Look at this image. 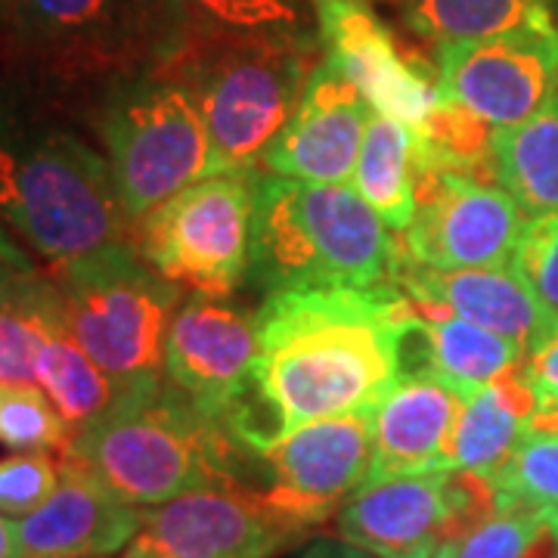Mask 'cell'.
Instances as JSON below:
<instances>
[{
  "mask_svg": "<svg viewBox=\"0 0 558 558\" xmlns=\"http://www.w3.org/2000/svg\"><path fill=\"white\" fill-rule=\"evenodd\" d=\"M13 20L32 40L57 53L106 50L124 0H7Z\"/></svg>",
  "mask_w": 558,
  "mask_h": 558,
  "instance_id": "obj_27",
  "label": "cell"
},
{
  "mask_svg": "<svg viewBox=\"0 0 558 558\" xmlns=\"http://www.w3.org/2000/svg\"><path fill=\"white\" fill-rule=\"evenodd\" d=\"M553 7H556V10H558V0H553Z\"/></svg>",
  "mask_w": 558,
  "mask_h": 558,
  "instance_id": "obj_40",
  "label": "cell"
},
{
  "mask_svg": "<svg viewBox=\"0 0 558 558\" xmlns=\"http://www.w3.org/2000/svg\"><path fill=\"white\" fill-rule=\"evenodd\" d=\"M38 385L53 400L72 432L106 416L119 403L116 381L84 354L78 341L69 336L65 319H57L47 332L38 357Z\"/></svg>",
  "mask_w": 558,
  "mask_h": 558,
  "instance_id": "obj_25",
  "label": "cell"
},
{
  "mask_svg": "<svg viewBox=\"0 0 558 558\" xmlns=\"http://www.w3.org/2000/svg\"><path fill=\"white\" fill-rule=\"evenodd\" d=\"M255 360L258 323L236 304L193 295L171 319L165 379L218 425L248 388Z\"/></svg>",
  "mask_w": 558,
  "mask_h": 558,
  "instance_id": "obj_14",
  "label": "cell"
},
{
  "mask_svg": "<svg viewBox=\"0 0 558 558\" xmlns=\"http://www.w3.org/2000/svg\"><path fill=\"white\" fill-rule=\"evenodd\" d=\"M524 379L534 391L537 400L539 422H558V319L556 326L546 332V339L537 348L527 351V357L521 360Z\"/></svg>",
  "mask_w": 558,
  "mask_h": 558,
  "instance_id": "obj_34",
  "label": "cell"
},
{
  "mask_svg": "<svg viewBox=\"0 0 558 558\" xmlns=\"http://www.w3.org/2000/svg\"><path fill=\"white\" fill-rule=\"evenodd\" d=\"M462 413V395L428 373H403L373 407L369 478H407L450 472V444Z\"/></svg>",
  "mask_w": 558,
  "mask_h": 558,
  "instance_id": "obj_19",
  "label": "cell"
},
{
  "mask_svg": "<svg viewBox=\"0 0 558 558\" xmlns=\"http://www.w3.org/2000/svg\"><path fill=\"white\" fill-rule=\"evenodd\" d=\"M499 509H534L539 515L558 512V422L534 418L506 465L490 478Z\"/></svg>",
  "mask_w": 558,
  "mask_h": 558,
  "instance_id": "obj_28",
  "label": "cell"
},
{
  "mask_svg": "<svg viewBox=\"0 0 558 558\" xmlns=\"http://www.w3.org/2000/svg\"><path fill=\"white\" fill-rule=\"evenodd\" d=\"M373 106L329 60L314 69L295 116L267 146L260 165L279 178L307 183H348Z\"/></svg>",
  "mask_w": 558,
  "mask_h": 558,
  "instance_id": "obj_15",
  "label": "cell"
},
{
  "mask_svg": "<svg viewBox=\"0 0 558 558\" xmlns=\"http://www.w3.org/2000/svg\"><path fill=\"white\" fill-rule=\"evenodd\" d=\"M546 521H549V527H553V534H556V543H558V512L556 515H549Z\"/></svg>",
  "mask_w": 558,
  "mask_h": 558,
  "instance_id": "obj_39",
  "label": "cell"
},
{
  "mask_svg": "<svg viewBox=\"0 0 558 558\" xmlns=\"http://www.w3.org/2000/svg\"><path fill=\"white\" fill-rule=\"evenodd\" d=\"M314 3L326 60L357 87L373 112L403 121L418 137L440 100L438 78H432L428 65L400 47L366 0Z\"/></svg>",
  "mask_w": 558,
  "mask_h": 558,
  "instance_id": "obj_13",
  "label": "cell"
},
{
  "mask_svg": "<svg viewBox=\"0 0 558 558\" xmlns=\"http://www.w3.org/2000/svg\"><path fill=\"white\" fill-rule=\"evenodd\" d=\"M509 267L558 317V211L539 215L524 223Z\"/></svg>",
  "mask_w": 558,
  "mask_h": 558,
  "instance_id": "obj_33",
  "label": "cell"
},
{
  "mask_svg": "<svg viewBox=\"0 0 558 558\" xmlns=\"http://www.w3.org/2000/svg\"><path fill=\"white\" fill-rule=\"evenodd\" d=\"M438 94L494 131L527 121L558 94V25L438 44Z\"/></svg>",
  "mask_w": 558,
  "mask_h": 558,
  "instance_id": "obj_9",
  "label": "cell"
},
{
  "mask_svg": "<svg viewBox=\"0 0 558 558\" xmlns=\"http://www.w3.org/2000/svg\"><path fill=\"white\" fill-rule=\"evenodd\" d=\"M398 245L354 186L255 174L245 279L274 295L286 289L388 286Z\"/></svg>",
  "mask_w": 558,
  "mask_h": 558,
  "instance_id": "obj_2",
  "label": "cell"
},
{
  "mask_svg": "<svg viewBox=\"0 0 558 558\" xmlns=\"http://www.w3.org/2000/svg\"><path fill=\"white\" fill-rule=\"evenodd\" d=\"M407 25L435 44L478 40L553 20V0H403Z\"/></svg>",
  "mask_w": 558,
  "mask_h": 558,
  "instance_id": "obj_26",
  "label": "cell"
},
{
  "mask_svg": "<svg viewBox=\"0 0 558 558\" xmlns=\"http://www.w3.org/2000/svg\"><path fill=\"white\" fill-rule=\"evenodd\" d=\"M252 457L174 385L121 398L60 453L137 509L211 484H242Z\"/></svg>",
  "mask_w": 558,
  "mask_h": 558,
  "instance_id": "obj_3",
  "label": "cell"
},
{
  "mask_svg": "<svg viewBox=\"0 0 558 558\" xmlns=\"http://www.w3.org/2000/svg\"><path fill=\"white\" fill-rule=\"evenodd\" d=\"M0 558H22L16 521L7 519V515H0Z\"/></svg>",
  "mask_w": 558,
  "mask_h": 558,
  "instance_id": "obj_37",
  "label": "cell"
},
{
  "mask_svg": "<svg viewBox=\"0 0 558 558\" xmlns=\"http://www.w3.org/2000/svg\"><path fill=\"white\" fill-rule=\"evenodd\" d=\"M35 267L28 264V258L20 252V245L10 240V236H3V230H0V282H7V279H16L22 274H32Z\"/></svg>",
  "mask_w": 558,
  "mask_h": 558,
  "instance_id": "obj_35",
  "label": "cell"
},
{
  "mask_svg": "<svg viewBox=\"0 0 558 558\" xmlns=\"http://www.w3.org/2000/svg\"><path fill=\"white\" fill-rule=\"evenodd\" d=\"M295 558H376L363 553L357 546L344 543V539H317L311 546H304Z\"/></svg>",
  "mask_w": 558,
  "mask_h": 558,
  "instance_id": "obj_36",
  "label": "cell"
},
{
  "mask_svg": "<svg viewBox=\"0 0 558 558\" xmlns=\"http://www.w3.org/2000/svg\"><path fill=\"white\" fill-rule=\"evenodd\" d=\"M258 360L220 428L264 453L323 418L373 410L403 376L407 295L379 289H286L267 295Z\"/></svg>",
  "mask_w": 558,
  "mask_h": 558,
  "instance_id": "obj_1",
  "label": "cell"
},
{
  "mask_svg": "<svg viewBox=\"0 0 558 558\" xmlns=\"http://www.w3.org/2000/svg\"><path fill=\"white\" fill-rule=\"evenodd\" d=\"M121 558H161V556H156V553H153L149 546H143L140 539H134V543H131V546L124 549V556H121Z\"/></svg>",
  "mask_w": 558,
  "mask_h": 558,
  "instance_id": "obj_38",
  "label": "cell"
},
{
  "mask_svg": "<svg viewBox=\"0 0 558 558\" xmlns=\"http://www.w3.org/2000/svg\"><path fill=\"white\" fill-rule=\"evenodd\" d=\"M556 558H558V556H556Z\"/></svg>",
  "mask_w": 558,
  "mask_h": 558,
  "instance_id": "obj_41",
  "label": "cell"
},
{
  "mask_svg": "<svg viewBox=\"0 0 558 558\" xmlns=\"http://www.w3.org/2000/svg\"><path fill=\"white\" fill-rule=\"evenodd\" d=\"M534 416L537 400L519 363L497 381L462 398V413L450 444V469L490 481L512 457Z\"/></svg>",
  "mask_w": 558,
  "mask_h": 558,
  "instance_id": "obj_21",
  "label": "cell"
},
{
  "mask_svg": "<svg viewBox=\"0 0 558 558\" xmlns=\"http://www.w3.org/2000/svg\"><path fill=\"white\" fill-rule=\"evenodd\" d=\"M69 422L40 385L0 381V444L10 450H65L72 440Z\"/></svg>",
  "mask_w": 558,
  "mask_h": 558,
  "instance_id": "obj_30",
  "label": "cell"
},
{
  "mask_svg": "<svg viewBox=\"0 0 558 558\" xmlns=\"http://www.w3.org/2000/svg\"><path fill=\"white\" fill-rule=\"evenodd\" d=\"M524 230L519 202L484 178L432 168L416 171V215L400 252L435 270L509 267Z\"/></svg>",
  "mask_w": 558,
  "mask_h": 558,
  "instance_id": "obj_10",
  "label": "cell"
},
{
  "mask_svg": "<svg viewBox=\"0 0 558 558\" xmlns=\"http://www.w3.org/2000/svg\"><path fill=\"white\" fill-rule=\"evenodd\" d=\"M304 531L245 484H211L143 509L137 539L161 558H274Z\"/></svg>",
  "mask_w": 558,
  "mask_h": 558,
  "instance_id": "obj_12",
  "label": "cell"
},
{
  "mask_svg": "<svg viewBox=\"0 0 558 558\" xmlns=\"http://www.w3.org/2000/svg\"><path fill=\"white\" fill-rule=\"evenodd\" d=\"M450 519V472L366 481L339 509V537L376 558H435Z\"/></svg>",
  "mask_w": 558,
  "mask_h": 558,
  "instance_id": "obj_16",
  "label": "cell"
},
{
  "mask_svg": "<svg viewBox=\"0 0 558 558\" xmlns=\"http://www.w3.org/2000/svg\"><path fill=\"white\" fill-rule=\"evenodd\" d=\"M490 174L531 218L558 211V94L527 121L502 128L490 146Z\"/></svg>",
  "mask_w": 558,
  "mask_h": 558,
  "instance_id": "obj_22",
  "label": "cell"
},
{
  "mask_svg": "<svg viewBox=\"0 0 558 558\" xmlns=\"http://www.w3.org/2000/svg\"><path fill=\"white\" fill-rule=\"evenodd\" d=\"M524 357L527 351L515 339L497 336L444 307L407 299L403 373H428L469 398L472 391L515 369Z\"/></svg>",
  "mask_w": 558,
  "mask_h": 558,
  "instance_id": "obj_20",
  "label": "cell"
},
{
  "mask_svg": "<svg viewBox=\"0 0 558 558\" xmlns=\"http://www.w3.org/2000/svg\"><path fill=\"white\" fill-rule=\"evenodd\" d=\"M258 457V494L299 531L326 521L369 478L373 410L311 422Z\"/></svg>",
  "mask_w": 558,
  "mask_h": 558,
  "instance_id": "obj_11",
  "label": "cell"
},
{
  "mask_svg": "<svg viewBox=\"0 0 558 558\" xmlns=\"http://www.w3.org/2000/svg\"><path fill=\"white\" fill-rule=\"evenodd\" d=\"M180 10L211 22L233 35H274L299 32L304 22L299 0H174Z\"/></svg>",
  "mask_w": 558,
  "mask_h": 558,
  "instance_id": "obj_31",
  "label": "cell"
},
{
  "mask_svg": "<svg viewBox=\"0 0 558 558\" xmlns=\"http://www.w3.org/2000/svg\"><path fill=\"white\" fill-rule=\"evenodd\" d=\"M50 279L69 336L116 381L121 398L165 385V344L180 286L128 245L57 264Z\"/></svg>",
  "mask_w": 558,
  "mask_h": 558,
  "instance_id": "obj_5",
  "label": "cell"
},
{
  "mask_svg": "<svg viewBox=\"0 0 558 558\" xmlns=\"http://www.w3.org/2000/svg\"><path fill=\"white\" fill-rule=\"evenodd\" d=\"M60 484V459L47 450H16L0 459V515L25 519L40 509Z\"/></svg>",
  "mask_w": 558,
  "mask_h": 558,
  "instance_id": "obj_32",
  "label": "cell"
},
{
  "mask_svg": "<svg viewBox=\"0 0 558 558\" xmlns=\"http://www.w3.org/2000/svg\"><path fill=\"white\" fill-rule=\"evenodd\" d=\"M388 286L416 304L444 307L497 336L515 339L524 351L537 348L558 319L512 267L435 270L410 260L398 248Z\"/></svg>",
  "mask_w": 558,
  "mask_h": 558,
  "instance_id": "obj_17",
  "label": "cell"
},
{
  "mask_svg": "<svg viewBox=\"0 0 558 558\" xmlns=\"http://www.w3.org/2000/svg\"><path fill=\"white\" fill-rule=\"evenodd\" d=\"M143 509L116 497L75 462L60 459V484L32 515L16 521L22 558H109L140 534Z\"/></svg>",
  "mask_w": 558,
  "mask_h": 558,
  "instance_id": "obj_18",
  "label": "cell"
},
{
  "mask_svg": "<svg viewBox=\"0 0 558 558\" xmlns=\"http://www.w3.org/2000/svg\"><path fill=\"white\" fill-rule=\"evenodd\" d=\"M252 171L211 174L137 220V248L161 277L227 299L248 270Z\"/></svg>",
  "mask_w": 558,
  "mask_h": 558,
  "instance_id": "obj_8",
  "label": "cell"
},
{
  "mask_svg": "<svg viewBox=\"0 0 558 558\" xmlns=\"http://www.w3.org/2000/svg\"><path fill=\"white\" fill-rule=\"evenodd\" d=\"M351 186L391 230H407L416 215L413 131L403 121L373 112L360 146Z\"/></svg>",
  "mask_w": 558,
  "mask_h": 558,
  "instance_id": "obj_23",
  "label": "cell"
},
{
  "mask_svg": "<svg viewBox=\"0 0 558 558\" xmlns=\"http://www.w3.org/2000/svg\"><path fill=\"white\" fill-rule=\"evenodd\" d=\"M60 317V295L50 277L32 270L0 282V381L38 385L40 348Z\"/></svg>",
  "mask_w": 558,
  "mask_h": 558,
  "instance_id": "obj_24",
  "label": "cell"
},
{
  "mask_svg": "<svg viewBox=\"0 0 558 558\" xmlns=\"http://www.w3.org/2000/svg\"><path fill=\"white\" fill-rule=\"evenodd\" d=\"M0 218L53 267L124 245L109 159L60 128L0 112Z\"/></svg>",
  "mask_w": 558,
  "mask_h": 558,
  "instance_id": "obj_4",
  "label": "cell"
},
{
  "mask_svg": "<svg viewBox=\"0 0 558 558\" xmlns=\"http://www.w3.org/2000/svg\"><path fill=\"white\" fill-rule=\"evenodd\" d=\"M102 140L128 223L208 178V131L183 81H143L121 90L102 116Z\"/></svg>",
  "mask_w": 558,
  "mask_h": 558,
  "instance_id": "obj_7",
  "label": "cell"
},
{
  "mask_svg": "<svg viewBox=\"0 0 558 558\" xmlns=\"http://www.w3.org/2000/svg\"><path fill=\"white\" fill-rule=\"evenodd\" d=\"M299 32L233 35L183 62V84L199 102L208 131V178L252 171L295 116L311 65Z\"/></svg>",
  "mask_w": 558,
  "mask_h": 558,
  "instance_id": "obj_6",
  "label": "cell"
},
{
  "mask_svg": "<svg viewBox=\"0 0 558 558\" xmlns=\"http://www.w3.org/2000/svg\"><path fill=\"white\" fill-rule=\"evenodd\" d=\"M553 534L546 515L534 509H497L465 534L447 539L435 558H537Z\"/></svg>",
  "mask_w": 558,
  "mask_h": 558,
  "instance_id": "obj_29",
  "label": "cell"
}]
</instances>
